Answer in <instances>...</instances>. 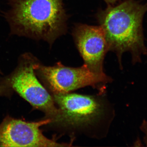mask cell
Returning a JSON list of instances; mask_svg holds the SVG:
<instances>
[{"instance_id":"6","label":"cell","mask_w":147,"mask_h":147,"mask_svg":"<svg viewBox=\"0 0 147 147\" xmlns=\"http://www.w3.org/2000/svg\"><path fill=\"white\" fill-rule=\"evenodd\" d=\"M51 123L49 119L29 122L7 116L0 123V146H70L69 144L58 143L44 135L40 127Z\"/></svg>"},{"instance_id":"8","label":"cell","mask_w":147,"mask_h":147,"mask_svg":"<svg viewBox=\"0 0 147 147\" xmlns=\"http://www.w3.org/2000/svg\"><path fill=\"white\" fill-rule=\"evenodd\" d=\"M12 90L5 83L0 82V97L11 95Z\"/></svg>"},{"instance_id":"10","label":"cell","mask_w":147,"mask_h":147,"mask_svg":"<svg viewBox=\"0 0 147 147\" xmlns=\"http://www.w3.org/2000/svg\"><path fill=\"white\" fill-rule=\"evenodd\" d=\"M0 73H1V71H0Z\"/></svg>"},{"instance_id":"4","label":"cell","mask_w":147,"mask_h":147,"mask_svg":"<svg viewBox=\"0 0 147 147\" xmlns=\"http://www.w3.org/2000/svg\"><path fill=\"white\" fill-rule=\"evenodd\" d=\"M39 62L31 53H24L13 72L0 81L8 85L33 108L44 113L45 119L51 120V125L57 120L59 111L52 95L37 78L36 68Z\"/></svg>"},{"instance_id":"5","label":"cell","mask_w":147,"mask_h":147,"mask_svg":"<svg viewBox=\"0 0 147 147\" xmlns=\"http://www.w3.org/2000/svg\"><path fill=\"white\" fill-rule=\"evenodd\" d=\"M36 73L51 94L68 93L88 86L99 90L102 93L105 86L112 81L106 74L100 76L95 74L84 64L73 67L58 62L47 66L39 62Z\"/></svg>"},{"instance_id":"1","label":"cell","mask_w":147,"mask_h":147,"mask_svg":"<svg viewBox=\"0 0 147 147\" xmlns=\"http://www.w3.org/2000/svg\"><path fill=\"white\" fill-rule=\"evenodd\" d=\"M147 11V0H124L96 13L108 50L115 53L121 68L124 53L131 54L134 64L140 62L142 55H147L143 29Z\"/></svg>"},{"instance_id":"7","label":"cell","mask_w":147,"mask_h":147,"mask_svg":"<svg viewBox=\"0 0 147 147\" xmlns=\"http://www.w3.org/2000/svg\"><path fill=\"white\" fill-rule=\"evenodd\" d=\"M74 42L84 65L97 75H106L103 71V62L108 51V44L100 26L76 24L72 31Z\"/></svg>"},{"instance_id":"9","label":"cell","mask_w":147,"mask_h":147,"mask_svg":"<svg viewBox=\"0 0 147 147\" xmlns=\"http://www.w3.org/2000/svg\"><path fill=\"white\" fill-rule=\"evenodd\" d=\"M124 1V0H104L108 5H116L119 2L121 1Z\"/></svg>"},{"instance_id":"3","label":"cell","mask_w":147,"mask_h":147,"mask_svg":"<svg viewBox=\"0 0 147 147\" xmlns=\"http://www.w3.org/2000/svg\"><path fill=\"white\" fill-rule=\"evenodd\" d=\"M68 93L52 95L59 113L52 125L72 135L100 138L113 119V109L105 97Z\"/></svg>"},{"instance_id":"2","label":"cell","mask_w":147,"mask_h":147,"mask_svg":"<svg viewBox=\"0 0 147 147\" xmlns=\"http://www.w3.org/2000/svg\"><path fill=\"white\" fill-rule=\"evenodd\" d=\"M63 1L7 0L9 7L4 16L11 34L52 46L67 30L68 16Z\"/></svg>"}]
</instances>
